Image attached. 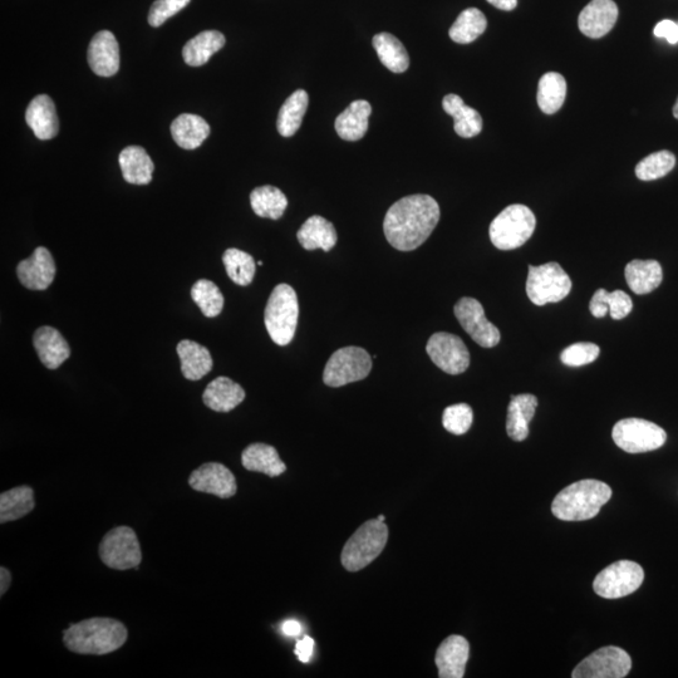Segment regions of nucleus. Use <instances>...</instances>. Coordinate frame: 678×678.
I'll list each match as a JSON object with an SVG mask.
<instances>
[{
  "label": "nucleus",
  "instance_id": "1",
  "mask_svg": "<svg viewBox=\"0 0 678 678\" xmlns=\"http://www.w3.org/2000/svg\"><path fill=\"white\" fill-rule=\"evenodd\" d=\"M440 220V206L429 195H411L388 209L383 232L400 252H412L429 239Z\"/></svg>",
  "mask_w": 678,
  "mask_h": 678
},
{
  "label": "nucleus",
  "instance_id": "2",
  "mask_svg": "<svg viewBox=\"0 0 678 678\" xmlns=\"http://www.w3.org/2000/svg\"><path fill=\"white\" fill-rule=\"evenodd\" d=\"M129 632L112 618H91L73 623L63 632V642L77 655L103 656L125 645Z\"/></svg>",
  "mask_w": 678,
  "mask_h": 678
},
{
  "label": "nucleus",
  "instance_id": "3",
  "mask_svg": "<svg viewBox=\"0 0 678 678\" xmlns=\"http://www.w3.org/2000/svg\"><path fill=\"white\" fill-rule=\"evenodd\" d=\"M612 498V489L598 480L577 481L560 491L552 504L555 518L563 522H584L596 518Z\"/></svg>",
  "mask_w": 678,
  "mask_h": 678
},
{
  "label": "nucleus",
  "instance_id": "4",
  "mask_svg": "<svg viewBox=\"0 0 678 678\" xmlns=\"http://www.w3.org/2000/svg\"><path fill=\"white\" fill-rule=\"evenodd\" d=\"M299 303L296 291L288 284L273 289L265 307L264 322L270 338L278 346H287L296 334Z\"/></svg>",
  "mask_w": 678,
  "mask_h": 678
},
{
  "label": "nucleus",
  "instance_id": "5",
  "mask_svg": "<svg viewBox=\"0 0 678 678\" xmlns=\"http://www.w3.org/2000/svg\"><path fill=\"white\" fill-rule=\"evenodd\" d=\"M535 226L537 219L528 206L510 205L490 224L491 243L500 250L518 249L532 238Z\"/></svg>",
  "mask_w": 678,
  "mask_h": 678
},
{
  "label": "nucleus",
  "instance_id": "6",
  "mask_svg": "<svg viewBox=\"0 0 678 678\" xmlns=\"http://www.w3.org/2000/svg\"><path fill=\"white\" fill-rule=\"evenodd\" d=\"M388 540V528L378 519L368 520L347 540L341 562L348 572H358L380 557Z\"/></svg>",
  "mask_w": 678,
  "mask_h": 678
},
{
  "label": "nucleus",
  "instance_id": "7",
  "mask_svg": "<svg viewBox=\"0 0 678 678\" xmlns=\"http://www.w3.org/2000/svg\"><path fill=\"white\" fill-rule=\"evenodd\" d=\"M572 279L558 263L533 267L530 265L527 280V294L535 306L563 301L571 293Z\"/></svg>",
  "mask_w": 678,
  "mask_h": 678
},
{
  "label": "nucleus",
  "instance_id": "8",
  "mask_svg": "<svg viewBox=\"0 0 678 678\" xmlns=\"http://www.w3.org/2000/svg\"><path fill=\"white\" fill-rule=\"evenodd\" d=\"M98 552L103 564L108 568L116 571L140 568L141 545L135 530L130 527H117L106 533Z\"/></svg>",
  "mask_w": 678,
  "mask_h": 678
},
{
  "label": "nucleus",
  "instance_id": "9",
  "mask_svg": "<svg viewBox=\"0 0 678 678\" xmlns=\"http://www.w3.org/2000/svg\"><path fill=\"white\" fill-rule=\"evenodd\" d=\"M372 368L371 356L361 347H345L333 353L323 372L329 387H342L365 380Z\"/></svg>",
  "mask_w": 678,
  "mask_h": 678
},
{
  "label": "nucleus",
  "instance_id": "10",
  "mask_svg": "<svg viewBox=\"0 0 678 678\" xmlns=\"http://www.w3.org/2000/svg\"><path fill=\"white\" fill-rule=\"evenodd\" d=\"M612 437L619 449L628 454H642L660 449L667 440L666 431L653 422L625 419L613 427Z\"/></svg>",
  "mask_w": 678,
  "mask_h": 678
},
{
  "label": "nucleus",
  "instance_id": "11",
  "mask_svg": "<svg viewBox=\"0 0 678 678\" xmlns=\"http://www.w3.org/2000/svg\"><path fill=\"white\" fill-rule=\"evenodd\" d=\"M645 581V572L640 564L631 560H619L598 574L593 582L594 592L599 597L618 599L635 593Z\"/></svg>",
  "mask_w": 678,
  "mask_h": 678
},
{
  "label": "nucleus",
  "instance_id": "12",
  "mask_svg": "<svg viewBox=\"0 0 678 678\" xmlns=\"http://www.w3.org/2000/svg\"><path fill=\"white\" fill-rule=\"evenodd\" d=\"M632 660L622 648H599L574 668L573 678H623L630 673Z\"/></svg>",
  "mask_w": 678,
  "mask_h": 678
},
{
  "label": "nucleus",
  "instance_id": "13",
  "mask_svg": "<svg viewBox=\"0 0 678 678\" xmlns=\"http://www.w3.org/2000/svg\"><path fill=\"white\" fill-rule=\"evenodd\" d=\"M427 355L440 370L449 375H461L470 366V353L463 339L455 334H432L426 346Z\"/></svg>",
  "mask_w": 678,
  "mask_h": 678
},
{
  "label": "nucleus",
  "instance_id": "14",
  "mask_svg": "<svg viewBox=\"0 0 678 678\" xmlns=\"http://www.w3.org/2000/svg\"><path fill=\"white\" fill-rule=\"evenodd\" d=\"M455 316L461 327L483 348H493L499 345V329L489 322L485 316L484 307L474 298H461L454 308Z\"/></svg>",
  "mask_w": 678,
  "mask_h": 678
},
{
  "label": "nucleus",
  "instance_id": "15",
  "mask_svg": "<svg viewBox=\"0 0 678 678\" xmlns=\"http://www.w3.org/2000/svg\"><path fill=\"white\" fill-rule=\"evenodd\" d=\"M189 485L199 493L218 496L221 499L232 498L238 491L237 479L226 466L219 463H206L191 473Z\"/></svg>",
  "mask_w": 678,
  "mask_h": 678
},
{
  "label": "nucleus",
  "instance_id": "16",
  "mask_svg": "<svg viewBox=\"0 0 678 678\" xmlns=\"http://www.w3.org/2000/svg\"><path fill=\"white\" fill-rule=\"evenodd\" d=\"M17 275L22 286L31 291H44L51 286L56 277V264L52 254L47 248H37L32 257L18 264Z\"/></svg>",
  "mask_w": 678,
  "mask_h": 678
},
{
  "label": "nucleus",
  "instance_id": "17",
  "mask_svg": "<svg viewBox=\"0 0 678 678\" xmlns=\"http://www.w3.org/2000/svg\"><path fill=\"white\" fill-rule=\"evenodd\" d=\"M87 60L97 76H115L120 70V47L116 37L108 31L98 32L88 47Z\"/></svg>",
  "mask_w": 678,
  "mask_h": 678
},
{
  "label": "nucleus",
  "instance_id": "18",
  "mask_svg": "<svg viewBox=\"0 0 678 678\" xmlns=\"http://www.w3.org/2000/svg\"><path fill=\"white\" fill-rule=\"evenodd\" d=\"M617 19L618 7L613 0H592L579 14V31L589 38H602L612 31Z\"/></svg>",
  "mask_w": 678,
  "mask_h": 678
},
{
  "label": "nucleus",
  "instance_id": "19",
  "mask_svg": "<svg viewBox=\"0 0 678 678\" xmlns=\"http://www.w3.org/2000/svg\"><path fill=\"white\" fill-rule=\"evenodd\" d=\"M470 657V645L463 636L447 637L437 648L435 662L440 678H463Z\"/></svg>",
  "mask_w": 678,
  "mask_h": 678
},
{
  "label": "nucleus",
  "instance_id": "20",
  "mask_svg": "<svg viewBox=\"0 0 678 678\" xmlns=\"http://www.w3.org/2000/svg\"><path fill=\"white\" fill-rule=\"evenodd\" d=\"M33 346L39 356V360L49 370H56L71 356V348L65 337L56 328H38L33 336Z\"/></svg>",
  "mask_w": 678,
  "mask_h": 678
},
{
  "label": "nucleus",
  "instance_id": "21",
  "mask_svg": "<svg viewBox=\"0 0 678 678\" xmlns=\"http://www.w3.org/2000/svg\"><path fill=\"white\" fill-rule=\"evenodd\" d=\"M26 121L39 140H52L60 130L56 106H54L51 97L47 95H39L33 98L27 108Z\"/></svg>",
  "mask_w": 678,
  "mask_h": 678
},
{
  "label": "nucleus",
  "instance_id": "22",
  "mask_svg": "<svg viewBox=\"0 0 678 678\" xmlns=\"http://www.w3.org/2000/svg\"><path fill=\"white\" fill-rule=\"evenodd\" d=\"M245 400V391L228 377H218L206 386L203 401L215 412H230Z\"/></svg>",
  "mask_w": 678,
  "mask_h": 678
},
{
  "label": "nucleus",
  "instance_id": "23",
  "mask_svg": "<svg viewBox=\"0 0 678 678\" xmlns=\"http://www.w3.org/2000/svg\"><path fill=\"white\" fill-rule=\"evenodd\" d=\"M537 407L538 399L530 393L512 397L508 407V419H506V432L510 439L518 442L527 440L529 422L532 421Z\"/></svg>",
  "mask_w": 678,
  "mask_h": 678
},
{
  "label": "nucleus",
  "instance_id": "24",
  "mask_svg": "<svg viewBox=\"0 0 678 678\" xmlns=\"http://www.w3.org/2000/svg\"><path fill=\"white\" fill-rule=\"evenodd\" d=\"M447 115L454 119L456 134L464 139L478 136L483 131V119L478 111L465 105L463 98L458 95H447L442 100Z\"/></svg>",
  "mask_w": 678,
  "mask_h": 678
},
{
  "label": "nucleus",
  "instance_id": "25",
  "mask_svg": "<svg viewBox=\"0 0 678 678\" xmlns=\"http://www.w3.org/2000/svg\"><path fill=\"white\" fill-rule=\"evenodd\" d=\"M372 107L370 102L358 100L352 102L336 119V131L342 140L358 141L368 131Z\"/></svg>",
  "mask_w": 678,
  "mask_h": 678
},
{
  "label": "nucleus",
  "instance_id": "26",
  "mask_svg": "<svg viewBox=\"0 0 678 678\" xmlns=\"http://www.w3.org/2000/svg\"><path fill=\"white\" fill-rule=\"evenodd\" d=\"M242 464L245 469L277 478L286 473L287 466L279 458L275 447L267 444H252L243 451Z\"/></svg>",
  "mask_w": 678,
  "mask_h": 678
},
{
  "label": "nucleus",
  "instance_id": "27",
  "mask_svg": "<svg viewBox=\"0 0 678 678\" xmlns=\"http://www.w3.org/2000/svg\"><path fill=\"white\" fill-rule=\"evenodd\" d=\"M298 242L306 250L322 249L329 252L337 244L336 228L323 216L314 215L302 225L297 234Z\"/></svg>",
  "mask_w": 678,
  "mask_h": 678
},
{
  "label": "nucleus",
  "instance_id": "28",
  "mask_svg": "<svg viewBox=\"0 0 678 678\" xmlns=\"http://www.w3.org/2000/svg\"><path fill=\"white\" fill-rule=\"evenodd\" d=\"M178 355L181 361V372L186 380L199 381L208 375L213 368V357L208 348L199 345L190 339H184L178 345Z\"/></svg>",
  "mask_w": 678,
  "mask_h": 678
},
{
  "label": "nucleus",
  "instance_id": "29",
  "mask_svg": "<svg viewBox=\"0 0 678 678\" xmlns=\"http://www.w3.org/2000/svg\"><path fill=\"white\" fill-rule=\"evenodd\" d=\"M122 175L127 183L147 185L151 183L155 165L151 157L141 146H129L122 150L119 157Z\"/></svg>",
  "mask_w": 678,
  "mask_h": 678
},
{
  "label": "nucleus",
  "instance_id": "30",
  "mask_svg": "<svg viewBox=\"0 0 678 678\" xmlns=\"http://www.w3.org/2000/svg\"><path fill=\"white\" fill-rule=\"evenodd\" d=\"M171 135L181 149L195 150L208 139L210 126L203 117L183 113L171 124Z\"/></svg>",
  "mask_w": 678,
  "mask_h": 678
},
{
  "label": "nucleus",
  "instance_id": "31",
  "mask_svg": "<svg viewBox=\"0 0 678 678\" xmlns=\"http://www.w3.org/2000/svg\"><path fill=\"white\" fill-rule=\"evenodd\" d=\"M628 287L633 293L648 294L661 286L663 272L657 260H632L625 270Z\"/></svg>",
  "mask_w": 678,
  "mask_h": 678
},
{
  "label": "nucleus",
  "instance_id": "32",
  "mask_svg": "<svg viewBox=\"0 0 678 678\" xmlns=\"http://www.w3.org/2000/svg\"><path fill=\"white\" fill-rule=\"evenodd\" d=\"M225 37L218 31H205L190 39L183 49L186 65L191 67L204 66L210 58L225 46Z\"/></svg>",
  "mask_w": 678,
  "mask_h": 678
},
{
  "label": "nucleus",
  "instance_id": "33",
  "mask_svg": "<svg viewBox=\"0 0 678 678\" xmlns=\"http://www.w3.org/2000/svg\"><path fill=\"white\" fill-rule=\"evenodd\" d=\"M36 508L34 490L31 486L22 485L0 495V523L6 524L26 517Z\"/></svg>",
  "mask_w": 678,
  "mask_h": 678
},
{
  "label": "nucleus",
  "instance_id": "34",
  "mask_svg": "<svg viewBox=\"0 0 678 678\" xmlns=\"http://www.w3.org/2000/svg\"><path fill=\"white\" fill-rule=\"evenodd\" d=\"M373 48L382 65L393 73H404L410 66V57L404 44L391 33H380L373 37Z\"/></svg>",
  "mask_w": 678,
  "mask_h": 678
},
{
  "label": "nucleus",
  "instance_id": "35",
  "mask_svg": "<svg viewBox=\"0 0 678 678\" xmlns=\"http://www.w3.org/2000/svg\"><path fill=\"white\" fill-rule=\"evenodd\" d=\"M250 205L260 218L278 220L288 208V199L282 190L274 186H260L250 194Z\"/></svg>",
  "mask_w": 678,
  "mask_h": 678
},
{
  "label": "nucleus",
  "instance_id": "36",
  "mask_svg": "<svg viewBox=\"0 0 678 678\" xmlns=\"http://www.w3.org/2000/svg\"><path fill=\"white\" fill-rule=\"evenodd\" d=\"M309 96L304 90H298L288 97L280 108L277 129L283 137H292L301 129L304 115L308 110Z\"/></svg>",
  "mask_w": 678,
  "mask_h": 678
},
{
  "label": "nucleus",
  "instance_id": "37",
  "mask_svg": "<svg viewBox=\"0 0 678 678\" xmlns=\"http://www.w3.org/2000/svg\"><path fill=\"white\" fill-rule=\"evenodd\" d=\"M567 96V82L557 72L545 73L538 86V105L545 115H554L562 108Z\"/></svg>",
  "mask_w": 678,
  "mask_h": 678
},
{
  "label": "nucleus",
  "instance_id": "38",
  "mask_svg": "<svg viewBox=\"0 0 678 678\" xmlns=\"http://www.w3.org/2000/svg\"><path fill=\"white\" fill-rule=\"evenodd\" d=\"M488 21L484 13L476 8L466 9L450 28V38L455 43L469 44L486 31Z\"/></svg>",
  "mask_w": 678,
  "mask_h": 678
},
{
  "label": "nucleus",
  "instance_id": "39",
  "mask_svg": "<svg viewBox=\"0 0 678 678\" xmlns=\"http://www.w3.org/2000/svg\"><path fill=\"white\" fill-rule=\"evenodd\" d=\"M226 273L238 286L247 287L253 282L257 264L252 255L239 249H228L223 255Z\"/></svg>",
  "mask_w": 678,
  "mask_h": 678
},
{
  "label": "nucleus",
  "instance_id": "40",
  "mask_svg": "<svg viewBox=\"0 0 678 678\" xmlns=\"http://www.w3.org/2000/svg\"><path fill=\"white\" fill-rule=\"evenodd\" d=\"M191 298L206 318L218 317L224 308V296L218 286L208 279H200L191 288Z\"/></svg>",
  "mask_w": 678,
  "mask_h": 678
},
{
  "label": "nucleus",
  "instance_id": "41",
  "mask_svg": "<svg viewBox=\"0 0 678 678\" xmlns=\"http://www.w3.org/2000/svg\"><path fill=\"white\" fill-rule=\"evenodd\" d=\"M676 165V157L670 151H658L645 157L636 166V176L642 181H652L670 174Z\"/></svg>",
  "mask_w": 678,
  "mask_h": 678
},
{
  "label": "nucleus",
  "instance_id": "42",
  "mask_svg": "<svg viewBox=\"0 0 678 678\" xmlns=\"http://www.w3.org/2000/svg\"><path fill=\"white\" fill-rule=\"evenodd\" d=\"M473 420V409L468 404L449 406L442 415V425L454 435L466 434L473 425Z\"/></svg>",
  "mask_w": 678,
  "mask_h": 678
},
{
  "label": "nucleus",
  "instance_id": "43",
  "mask_svg": "<svg viewBox=\"0 0 678 678\" xmlns=\"http://www.w3.org/2000/svg\"><path fill=\"white\" fill-rule=\"evenodd\" d=\"M599 352L601 350L594 343H574V345L565 348L562 355H560V360H562L565 366L582 367L596 361Z\"/></svg>",
  "mask_w": 678,
  "mask_h": 678
},
{
  "label": "nucleus",
  "instance_id": "44",
  "mask_svg": "<svg viewBox=\"0 0 678 678\" xmlns=\"http://www.w3.org/2000/svg\"><path fill=\"white\" fill-rule=\"evenodd\" d=\"M191 0H156L149 12L151 27H161L167 19L176 16L188 6Z\"/></svg>",
  "mask_w": 678,
  "mask_h": 678
},
{
  "label": "nucleus",
  "instance_id": "45",
  "mask_svg": "<svg viewBox=\"0 0 678 678\" xmlns=\"http://www.w3.org/2000/svg\"><path fill=\"white\" fill-rule=\"evenodd\" d=\"M608 307L611 317L619 321V319L626 318L632 312L633 302L626 292H608Z\"/></svg>",
  "mask_w": 678,
  "mask_h": 678
},
{
  "label": "nucleus",
  "instance_id": "46",
  "mask_svg": "<svg viewBox=\"0 0 678 678\" xmlns=\"http://www.w3.org/2000/svg\"><path fill=\"white\" fill-rule=\"evenodd\" d=\"M589 309L593 317L604 318L609 313L608 307V292L606 289H598L594 296L591 299V304H589Z\"/></svg>",
  "mask_w": 678,
  "mask_h": 678
},
{
  "label": "nucleus",
  "instance_id": "47",
  "mask_svg": "<svg viewBox=\"0 0 678 678\" xmlns=\"http://www.w3.org/2000/svg\"><path fill=\"white\" fill-rule=\"evenodd\" d=\"M653 33L658 38H666L668 43H678V24L668 19L658 23Z\"/></svg>",
  "mask_w": 678,
  "mask_h": 678
},
{
  "label": "nucleus",
  "instance_id": "48",
  "mask_svg": "<svg viewBox=\"0 0 678 678\" xmlns=\"http://www.w3.org/2000/svg\"><path fill=\"white\" fill-rule=\"evenodd\" d=\"M314 650V641L312 637H304L303 640L298 641L296 646V656L302 663L311 661Z\"/></svg>",
  "mask_w": 678,
  "mask_h": 678
},
{
  "label": "nucleus",
  "instance_id": "49",
  "mask_svg": "<svg viewBox=\"0 0 678 678\" xmlns=\"http://www.w3.org/2000/svg\"><path fill=\"white\" fill-rule=\"evenodd\" d=\"M12 576L11 572L7 568H0V596H4L7 593L9 587H11Z\"/></svg>",
  "mask_w": 678,
  "mask_h": 678
},
{
  "label": "nucleus",
  "instance_id": "50",
  "mask_svg": "<svg viewBox=\"0 0 678 678\" xmlns=\"http://www.w3.org/2000/svg\"><path fill=\"white\" fill-rule=\"evenodd\" d=\"M491 6L501 9V11L510 12L517 8L518 0H488Z\"/></svg>",
  "mask_w": 678,
  "mask_h": 678
},
{
  "label": "nucleus",
  "instance_id": "51",
  "mask_svg": "<svg viewBox=\"0 0 678 678\" xmlns=\"http://www.w3.org/2000/svg\"><path fill=\"white\" fill-rule=\"evenodd\" d=\"M283 633L286 636L296 637L301 635L302 627L296 621H288L282 627Z\"/></svg>",
  "mask_w": 678,
  "mask_h": 678
},
{
  "label": "nucleus",
  "instance_id": "52",
  "mask_svg": "<svg viewBox=\"0 0 678 678\" xmlns=\"http://www.w3.org/2000/svg\"><path fill=\"white\" fill-rule=\"evenodd\" d=\"M673 116H675L676 119L678 120V98H677V101L675 103V106H673Z\"/></svg>",
  "mask_w": 678,
  "mask_h": 678
},
{
  "label": "nucleus",
  "instance_id": "53",
  "mask_svg": "<svg viewBox=\"0 0 678 678\" xmlns=\"http://www.w3.org/2000/svg\"><path fill=\"white\" fill-rule=\"evenodd\" d=\"M377 519L380 520V522L385 523L386 517H385V515H380V517H378Z\"/></svg>",
  "mask_w": 678,
  "mask_h": 678
}]
</instances>
